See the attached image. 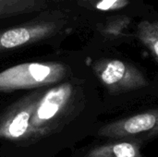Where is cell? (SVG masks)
Instances as JSON below:
<instances>
[{"label": "cell", "mask_w": 158, "mask_h": 157, "mask_svg": "<svg viewBox=\"0 0 158 157\" xmlns=\"http://www.w3.org/2000/svg\"><path fill=\"white\" fill-rule=\"evenodd\" d=\"M94 137L98 140H141L150 143L158 138V108L103 124Z\"/></svg>", "instance_id": "3"}, {"label": "cell", "mask_w": 158, "mask_h": 157, "mask_svg": "<svg viewBox=\"0 0 158 157\" xmlns=\"http://www.w3.org/2000/svg\"><path fill=\"white\" fill-rule=\"evenodd\" d=\"M44 92L37 91L12 105L0 121V134L9 139H19L30 130V121L34 108Z\"/></svg>", "instance_id": "6"}, {"label": "cell", "mask_w": 158, "mask_h": 157, "mask_svg": "<svg viewBox=\"0 0 158 157\" xmlns=\"http://www.w3.org/2000/svg\"><path fill=\"white\" fill-rule=\"evenodd\" d=\"M127 4L126 0H102L97 4L99 9H117Z\"/></svg>", "instance_id": "10"}, {"label": "cell", "mask_w": 158, "mask_h": 157, "mask_svg": "<svg viewBox=\"0 0 158 157\" xmlns=\"http://www.w3.org/2000/svg\"><path fill=\"white\" fill-rule=\"evenodd\" d=\"M44 6L42 0H0V19L36 12Z\"/></svg>", "instance_id": "8"}, {"label": "cell", "mask_w": 158, "mask_h": 157, "mask_svg": "<svg viewBox=\"0 0 158 157\" xmlns=\"http://www.w3.org/2000/svg\"><path fill=\"white\" fill-rule=\"evenodd\" d=\"M42 1H44V2H46V1H53V0H42Z\"/></svg>", "instance_id": "11"}, {"label": "cell", "mask_w": 158, "mask_h": 157, "mask_svg": "<svg viewBox=\"0 0 158 157\" xmlns=\"http://www.w3.org/2000/svg\"><path fill=\"white\" fill-rule=\"evenodd\" d=\"M94 70L103 85L113 94L139 90L148 85L144 75L137 68L118 59L98 61Z\"/></svg>", "instance_id": "4"}, {"label": "cell", "mask_w": 158, "mask_h": 157, "mask_svg": "<svg viewBox=\"0 0 158 157\" xmlns=\"http://www.w3.org/2000/svg\"><path fill=\"white\" fill-rule=\"evenodd\" d=\"M67 74L65 65L56 62H30L0 72V92L39 88L56 83Z\"/></svg>", "instance_id": "2"}, {"label": "cell", "mask_w": 158, "mask_h": 157, "mask_svg": "<svg viewBox=\"0 0 158 157\" xmlns=\"http://www.w3.org/2000/svg\"><path fill=\"white\" fill-rule=\"evenodd\" d=\"M60 27L59 21L39 18L0 31V53L51 38Z\"/></svg>", "instance_id": "5"}, {"label": "cell", "mask_w": 158, "mask_h": 157, "mask_svg": "<svg viewBox=\"0 0 158 157\" xmlns=\"http://www.w3.org/2000/svg\"><path fill=\"white\" fill-rule=\"evenodd\" d=\"M82 109L74 104L73 86L67 82L44 92L30 121V130L42 135L60 134L74 123Z\"/></svg>", "instance_id": "1"}, {"label": "cell", "mask_w": 158, "mask_h": 157, "mask_svg": "<svg viewBox=\"0 0 158 157\" xmlns=\"http://www.w3.org/2000/svg\"><path fill=\"white\" fill-rule=\"evenodd\" d=\"M138 37L158 60V21H142L138 26Z\"/></svg>", "instance_id": "9"}, {"label": "cell", "mask_w": 158, "mask_h": 157, "mask_svg": "<svg viewBox=\"0 0 158 157\" xmlns=\"http://www.w3.org/2000/svg\"><path fill=\"white\" fill-rule=\"evenodd\" d=\"M79 152L75 157H147L144 148L149 144L141 140H100Z\"/></svg>", "instance_id": "7"}]
</instances>
